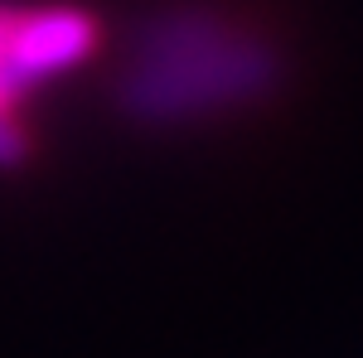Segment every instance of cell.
Here are the masks:
<instances>
[{"instance_id": "6da1fadb", "label": "cell", "mask_w": 363, "mask_h": 358, "mask_svg": "<svg viewBox=\"0 0 363 358\" xmlns=\"http://www.w3.org/2000/svg\"><path fill=\"white\" fill-rule=\"evenodd\" d=\"M281 83V58L272 44L208 10H169L140 34L136 58L121 78V111L136 121H189Z\"/></svg>"}, {"instance_id": "7a4b0ae2", "label": "cell", "mask_w": 363, "mask_h": 358, "mask_svg": "<svg viewBox=\"0 0 363 358\" xmlns=\"http://www.w3.org/2000/svg\"><path fill=\"white\" fill-rule=\"evenodd\" d=\"M15 20H20V10L0 5V165L25 160V150H29L25 121H20V97L34 83L25 78V68L15 58Z\"/></svg>"}]
</instances>
